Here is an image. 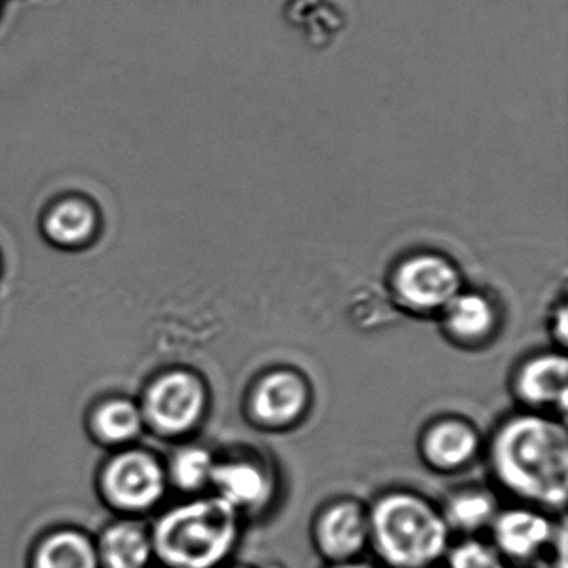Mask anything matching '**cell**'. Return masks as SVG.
<instances>
[{"mask_svg":"<svg viewBox=\"0 0 568 568\" xmlns=\"http://www.w3.org/2000/svg\"><path fill=\"white\" fill-rule=\"evenodd\" d=\"M491 465L511 494L564 508L568 491L567 428L540 415H518L501 425L491 444Z\"/></svg>","mask_w":568,"mask_h":568,"instance_id":"6da1fadb","label":"cell"},{"mask_svg":"<svg viewBox=\"0 0 568 568\" xmlns=\"http://www.w3.org/2000/svg\"><path fill=\"white\" fill-rule=\"evenodd\" d=\"M161 568H222L239 541V511L217 495L174 505L151 528Z\"/></svg>","mask_w":568,"mask_h":568,"instance_id":"7a4b0ae2","label":"cell"},{"mask_svg":"<svg viewBox=\"0 0 568 568\" xmlns=\"http://www.w3.org/2000/svg\"><path fill=\"white\" fill-rule=\"evenodd\" d=\"M450 528L424 498L385 495L368 514V544L388 568H432L447 555Z\"/></svg>","mask_w":568,"mask_h":568,"instance_id":"3957f363","label":"cell"},{"mask_svg":"<svg viewBox=\"0 0 568 568\" xmlns=\"http://www.w3.org/2000/svg\"><path fill=\"white\" fill-rule=\"evenodd\" d=\"M99 485L102 497L115 510L129 515L145 514L165 497L168 470L154 452L121 448L105 462Z\"/></svg>","mask_w":568,"mask_h":568,"instance_id":"277c9868","label":"cell"},{"mask_svg":"<svg viewBox=\"0 0 568 568\" xmlns=\"http://www.w3.org/2000/svg\"><path fill=\"white\" fill-rule=\"evenodd\" d=\"M207 407V388L199 375L169 371L145 388L141 402L145 427L162 437H179L197 427Z\"/></svg>","mask_w":568,"mask_h":568,"instance_id":"5b68a950","label":"cell"},{"mask_svg":"<svg viewBox=\"0 0 568 568\" xmlns=\"http://www.w3.org/2000/svg\"><path fill=\"white\" fill-rule=\"evenodd\" d=\"M395 288L408 307L435 311L447 307L460 294V275L444 257L415 255L398 267Z\"/></svg>","mask_w":568,"mask_h":568,"instance_id":"8992f818","label":"cell"},{"mask_svg":"<svg viewBox=\"0 0 568 568\" xmlns=\"http://www.w3.org/2000/svg\"><path fill=\"white\" fill-rule=\"evenodd\" d=\"M282 21L311 51L327 52L351 29L347 0H282Z\"/></svg>","mask_w":568,"mask_h":568,"instance_id":"52a82bcc","label":"cell"},{"mask_svg":"<svg viewBox=\"0 0 568 568\" xmlns=\"http://www.w3.org/2000/svg\"><path fill=\"white\" fill-rule=\"evenodd\" d=\"M494 547L507 561L530 564L554 545V525L535 510L514 508L498 514L491 521Z\"/></svg>","mask_w":568,"mask_h":568,"instance_id":"ba28073f","label":"cell"},{"mask_svg":"<svg viewBox=\"0 0 568 568\" xmlns=\"http://www.w3.org/2000/svg\"><path fill=\"white\" fill-rule=\"evenodd\" d=\"M367 544L368 515L355 501L332 505L315 527V545L328 565L357 560Z\"/></svg>","mask_w":568,"mask_h":568,"instance_id":"9c48e42d","label":"cell"},{"mask_svg":"<svg viewBox=\"0 0 568 568\" xmlns=\"http://www.w3.org/2000/svg\"><path fill=\"white\" fill-rule=\"evenodd\" d=\"M308 404L304 378L292 371L265 375L252 394V414L265 427H285L301 417Z\"/></svg>","mask_w":568,"mask_h":568,"instance_id":"30bf717a","label":"cell"},{"mask_svg":"<svg viewBox=\"0 0 568 568\" xmlns=\"http://www.w3.org/2000/svg\"><path fill=\"white\" fill-rule=\"evenodd\" d=\"M94 540L101 568H152L155 564L151 528L135 518L112 521Z\"/></svg>","mask_w":568,"mask_h":568,"instance_id":"8fae6325","label":"cell"},{"mask_svg":"<svg viewBox=\"0 0 568 568\" xmlns=\"http://www.w3.org/2000/svg\"><path fill=\"white\" fill-rule=\"evenodd\" d=\"M517 392L534 407L567 410L568 364L561 354H545L531 358L517 377Z\"/></svg>","mask_w":568,"mask_h":568,"instance_id":"7c38bea8","label":"cell"},{"mask_svg":"<svg viewBox=\"0 0 568 568\" xmlns=\"http://www.w3.org/2000/svg\"><path fill=\"white\" fill-rule=\"evenodd\" d=\"M28 568H101L95 540L79 528H58L39 538Z\"/></svg>","mask_w":568,"mask_h":568,"instance_id":"4fadbf2b","label":"cell"},{"mask_svg":"<svg viewBox=\"0 0 568 568\" xmlns=\"http://www.w3.org/2000/svg\"><path fill=\"white\" fill-rule=\"evenodd\" d=\"M211 487L237 511L258 507L271 494L267 475L247 460L215 462Z\"/></svg>","mask_w":568,"mask_h":568,"instance_id":"5bb4252c","label":"cell"},{"mask_svg":"<svg viewBox=\"0 0 568 568\" xmlns=\"http://www.w3.org/2000/svg\"><path fill=\"white\" fill-rule=\"evenodd\" d=\"M98 229V211L81 197H68L58 202L42 222L45 239L62 248L88 244L94 239Z\"/></svg>","mask_w":568,"mask_h":568,"instance_id":"9a60e30c","label":"cell"},{"mask_svg":"<svg viewBox=\"0 0 568 568\" xmlns=\"http://www.w3.org/2000/svg\"><path fill=\"white\" fill-rule=\"evenodd\" d=\"M141 404L128 397H111L99 402L91 415L92 435L108 447L124 448L144 432Z\"/></svg>","mask_w":568,"mask_h":568,"instance_id":"2e32d148","label":"cell"},{"mask_svg":"<svg viewBox=\"0 0 568 568\" xmlns=\"http://www.w3.org/2000/svg\"><path fill=\"white\" fill-rule=\"evenodd\" d=\"M478 447L474 428L464 422L445 420L425 435L424 454L434 467L454 470L468 464Z\"/></svg>","mask_w":568,"mask_h":568,"instance_id":"e0dca14e","label":"cell"},{"mask_svg":"<svg viewBox=\"0 0 568 568\" xmlns=\"http://www.w3.org/2000/svg\"><path fill=\"white\" fill-rule=\"evenodd\" d=\"M445 324L450 334L462 341L485 337L495 324L494 307L481 295L458 294L445 307Z\"/></svg>","mask_w":568,"mask_h":568,"instance_id":"ac0fdd59","label":"cell"},{"mask_svg":"<svg viewBox=\"0 0 568 568\" xmlns=\"http://www.w3.org/2000/svg\"><path fill=\"white\" fill-rule=\"evenodd\" d=\"M214 467V457L207 448L189 445V447L179 448L172 455L171 460L165 465V470H168L169 484L184 494H199L211 485Z\"/></svg>","mask_w":568,"mask_h":568,"instance_id":"d6986e66","label":"cell"},{"mask_svg":"<svg viewBox=\"0 0 568 568\" xmlns=\"http://www.w3.org/2000/svg\"><path fill=\"white\" fill-rule=\"evenodd\" d=\"M497 517V504L487 491L465 490L454 495L447 501L444 518L448 528L475 534L481 528L488 527Z\"/></svg>","mask_w":568,"mask_h":568,"instance_id":"ffe728a7","label":"cell"},{"mask_svg":"<svg viewBox=\"0 0 568 568\" xmlns=\"http://www.w3.org/2000/svg\"><path fill=\"white\" fill-rule=\"evenodd\" d=\"M445 560L447 568H508V561L494 545L475 538H467L448 548Z\"/></svg>","mask_w":568,"mask_h":568,"instance_id":"44dd1931","label":"cell"},{"mask_svg":"<svg viewBox=\"0 0 568 568\" xmlns=\"http://www.w3.org/2000/svg\"><path fill=\"white\" fill-rule=\"evenodd\" d=\"M327 568H378L377 565L368 564V561L364 560H351V561H342V564H332L328 565Z\"/></svg>","mask_w":568,"mask_h":568,"instance_id":"7402d4cb","label":"cell"},{"mask_svg":"<svg viewBox=\"0 0 568 568\" xmlns=\"http://www.w3.org/2000/svg\"><path fill=\"white\" fill-rule=\"evenodd\" d=\"M222 568H252V567H245V565H225V567Z\"/></svg>","mask_w":568,"mask_h":568,"instance_id":"603a6c76","label":"cell"},{"mask_svg":"<svg viewBox=\"0 0 568 568\" xmlns=\"http://www.w3.org/2000/svg\"><path fill=\"white\" fill-rule=\"evenodd\" d=\"M267 568H278V567H275V565H274V567H267Z\"/></svg>","mask_w":568,"mask_h":568,"instance_id":"cb8c5ba5","label":"cell"},{"mask_svg":"<svg viewBox=\"0 0 568 568\" xmlns=\"http://www.w3.org/2000/svg\"><path fill=\"white\" fill-rule=\"evenodd\" d=\"M159 568H161V567H159Z\"/></svg>","mask_w":568,"mask_h":568,"instance_id":"d4e9b609","label":"cell"}]
</instances>
